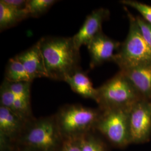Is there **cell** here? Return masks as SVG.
Returning a JSON list of instances; mask_svg holds the SVG:
<instances>
[{"instance_id": "1", "label": "cell", "mask_w": 151, "mask_h": 151, "mask_svg": "<svg viewBox=\"0 0 151 151\" xmlns=\"http://www.w3.org/2000/svg\"><path fill=\"white\" fill-rule=\"evenodd\" d=\"M38 43L48 78L65 81L67 77L81 70L80 49L72 38L48 36Z\"/></svg>"}, {"instance_id": "2", "label": "cell", "mask_w": 151, "mask_h": 151, "mask_svg": "<svg viewBox=\"0 0 151 151\" xmlns=\"http://www.w3.org/2000/svg\"><path fill=\"white\" fill-rule=\"evenodd\" d=\"M63 141L54 115L34 118L27 122L15 151H60Z\"/></svg>"}, {"instance_id": "3", "label": "cell", "mask_w": 151, "mask_h": 151, "mask_svg": "<svg viewBox=\"0 0 151 151\" xmlns=\"http://www.w3.org/2000/svg\"><path fill=\"white\" fill-rule=\"evenodd\" d=\"M101 113L99 109L80 104H68L54 114L60 133L63 139L78 138L94 130Z\"/></svg>"}, {"instance_id": "4", "label": "cell", "mask_w": 151, "mask_h": 151, "mask_svg": "<svg viewBox=\"0 0 151 151\" xmlns=\"http://www.w3.org/2000/svg\"><path fill=\"white\" fill-rule=\"evenodd\" d=\"M128 16L129 20L128 35L113 61L120 70L151 65V48L142 37L135 17L129 12Z\"/></svg>"}, {"instance_id": "5", "label": "cell", "mask_w": 151, "mask_h": 151, "mask_svg": "<svg viewBox=\"0 0 151 151\" xmlns=\"http://www.w3.org/2000/svg\"><path fill=\"white\" fill-rule=\"evenodd\" d=\"M142 100L129 81L119 70L111 78L97 88L95 101L99 108L106 110L130 108Z\"/></svg>"}, {"instance_id": "6", "label": "cell", "mask_w": 151, "mask_h": 151, "mask_svg": "<svg viewBox=\"0 0 151 151\" xmlns=\"http://www.w3.org/2000/svg\"><path fill=\"white\" fill-rule=\"evenodd\" d=\"M130 108H115L101 110L94 130L104 135L114 146L124 147L130 141Z\"/></svg>"}, {"instance_id": "7", "label": "cell", "mask_w": 151, "mask_h": 151, "mask_svg": "<svg viewBox=\"0 0 151 151\" xmlns=\"http://www.w3.org/2000/svg\"><path fill=\"white\" fill-rule=\"evenodd\" d=\"M27 122L10 109L0 106L1 151H15Z\"/></svg>"}, {"instance_id": "8", "label": "cell", "mask_w": 151, "mask_h": 151, "mask_svg": "<svg viewBox=\"0 0 151 151\" xmlns=\"http://www.w3.org/2000/svg\"><path fill=\"white\" fill-rule=\"evenodd\" d=\"M131 142L146 141L151 133V103L140 100L129 110V115Z\"/></svg>"}, {"instance_id": "9", "label": "cell", "mask_w": 151, "mask_h": 151, "mask_svg": "<svg viewBox=\"0 0 151 151\" xmlns=\"http://www.w3.org/2000/svg\"><path fill=\"white\" fill-rule=\"evenodd\" d=\"M121 44L108 37L103 32L99 33L87 45L90 56V68L108 61H113L114 52H118Z\"/></svg>"}, {"instance_id": "10", "label": "cell", "mask_w": 151, "mask_h": 151, "mask_svg": "<svg viewBox=\"0 0 151 151\" xmlns=\"http://www.w3.org/2000/svg\"><path fill=\"white\" fill-rule=\"evenodd\" d=\"M110 11L105 8H99L87 16L79 31L72 37L77 48L87 45L93 38L102 32L103 22L108 20Z\"/></svg>"}, {"instance_id": "11", "label": "cell", "mask_w": 151, "mask_h": 151, "mask_svg": "<svg viewBox=\"0 0 151 151\" xmlns=\"http://www.w3.org/2000/svg\"><path fill=\"white\" fill-rule=\"evenodd\" d=\"M142 99H151V65L120 70Z\"/></svg>"}, {"instance_id": "12", "label": "cell", "mask_w": 151, "mask_h": 151, "mask_svg": "<svg viewBox=\"0 0 151 151\" xmlns=\"http://www.w3.org/2000/svg\"><path fill=\"white\" fill-rule=\"evenodd\" d=\"M15 57L24 65L32 80L38 78H48L43 57L38 42Z\"/></svg>"}, {"instance_id": "13", "label": "cell", "mask_w": 151, "mask_h": 151, "mask_svg": "<svg viewBox=\"0 0 151 151\" xmlns=\"http://www.w3.org/2000/svg\"><path fill=\"white\" fill-rule=\"evenodd\" d=\"M65 81L68 84L73 91L82 97L96 100L97 88H94L89 77L81 70L67 77Z\"/></svg>"}, {"instance_id": "14", "label": "cell", "mask_w": 151, "mask_h": 151, "mask_svg": "<svg viewBox=\"0 0 151 151\" xmlns=\"http://www.w3.org/2000/svg\"><path fill=\"white\" fill-rule=\"evenodd\" d=\"M30 17L27 10H17L6 5L0 1L1 32L15 26L22 20Z\"/></svg>"}, {"instance_id": "15", "label": "cell", "mask_w": 151, "mask_h": 151, "mask_svg": "<svg viewBox=\"0 0 151 151\" xmlns=\"http://www.w3.org/2000/svg\"><path fill=\"white\" fill-rule=\"evenodd\" d=\"M5 80L10 82H31L32 78L29 75L22 63L16 58L10 59L6 68Z\"/></svg>"}, {"instance_id": "16", "label": "cell", "mask_w": 151, "mask_h": 151, "mask_svg": "<svg viewBox=\"0 0 151 151\" xmlns=\"http://www.w3.org/2000/svg\"><path fill=\"white\" fill-rule=\"evenodd\" d=\"M92 130L78 138L81 151H106L102 141L94 134Z\"/></svg>"}, {"instance_id": "17", "label": "cell", "mask_w": 151, "mask_h": 151, "mask_svg": "<svg viewBox=\"0 0 151 151\" xmlns=\"http://www.w3.org/2000/svg\"><path fill=\"white\" fill-rule=\"evenodd\" d=\"M57 2L55 0H27L28 14L32 17L42 16Z\"/></svg>"}, {"instance_id": "18", "label": "cell", "mask_w": 151, "mask_h": 151, "mask_svg": "<svg viewBox=\"0 0 151 151\" xmlns=\"http://www.w3.org/2000/svg\"><path fill=\"white\" fill-rule=\"evenodd\" d=\"M9 88L17 97L30 101L31 82H10L4 80Z\"/></svg>"}, {"instance_id": "19", "label": "cell", "mask_w": 151, "mask_h": 151, "mask_svg": "<svg viewBox=\"0 0 151 151\" xmlns=\"http://www.w3.org/2000/svg\"><path fill=\"white\" fill-rule=\"evenodd\" d=\"M120 2L124 5L134 8L139 12L141 17L145 20L151 24V6L134 0H123Z\"/></svg>"}, {"instance_id": "20", "label": "cell", "mask_w": 151, "mask_h": 151, "mask_svg": "<svg viewBox=\"0 0 151 151\" xmlns=\"http://www.w3.org/2000/svg\"><path fill=\"white\" fill-rule=\"evenodd\" d=\"M14 99L15 95L9 88L5 82L3 81L0 88V106L12 111Z\"/></svg>"}, {"instance_id": "21", "label": "cell", "mask_w": 151, "mask_h": 151, "mask_svg": "<svg viewBox=\"0 0 151 151\" xmlns=\"http://www.w3.org/2000/svg\"><path fill=\"white\" fill-rule=\"evenodd\" d=\"M135 17L142 37L151 48V24L146 22L140 16Z\"/></svg>"}, {"instance_id": "22", "label": "cell", "mask_w": 151, "mask_h": 151, "mask_svg": "<svg viewBox=\"0 0 151 151\" xmlns=\"http://www.w3.org/2000/svg\"><path fill=\"white\" fill-rule=\"evenodd\" d=\"M60 151H81L78 138L63 139Z\"/></svg>"}, {"instance_id": "23", "label": "cell", "mask_w": 151, "mask_h": 151, "mask_svg": "<svg viewBox=\"0 0 151 151\" xmlns=\"http://www.w3.org/2000/svg\"><path fill=\"white\" fill-rule=\"evenodd\" d=\"M6 5L17 10H27V0H1Z\"/></svg>"}, {"instance_id": "24", "label": "cell", "mask_w": 151, "mask_h": 151, "mask_svg": "<svg viewBox=\"0 0 151 151\" xmlns=\"http://www.w3.org/2000/svg\"><path fill=\"white\" fill-rule=\"evenodd\" d=\"M16 151H34L30 150H27V149H18Z\"/></svg>"}, {"instance_id": "25", "label": "cell", "mask_w": 151, "mask_h": 151, "mask_svg": "<svg viewBox=\"0 0 151 151\" xmlns=\"http://www.w3.org/2000/svg\"><path fill=\"white\" fill-rule=\"evenodd\" d=\"M150 103H151V101H150Z\"/></svg>"}]
</instances>
